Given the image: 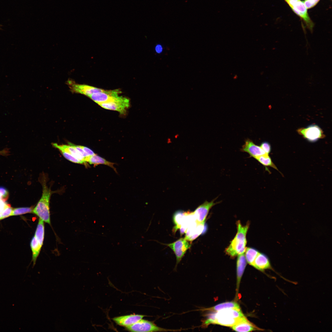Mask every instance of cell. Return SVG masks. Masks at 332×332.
<instances>
[{"instance_id": "cell-24", "label": "cell", "mask_w": 332, "mask_h": 332, "mask_svg": "<svg viewBox=\"0 0 332 332\" xmlns=\"http://www.w3.org/2000/svg\"><path fill=\"white\" fill-rule=\"evenodd\" d=\"M245 252L247 262L252 266L255 259L259 252L255 249L250 247L246 248Z\"/></svg>"}, {"instance_id": "cell-27", "label": "cell", "mask_w": 332, "mask_h": 332, "mask_svg": "<svg viewBox=\"0 0 332 332\" xmlns=\"http://www.w3.org/2000/svg\"><path fill=\"white\" fill-rule=\"evenodd\" d=\"M9 196V193L5 187H0V200L6 201Z\"/></svg>"}, {"instance_id": "cell-1", "label": "cell", "mask_w": 332, "mask_h": 332, "mask_svg": "<svg viewBox=\"0 0 332 332\" xmlns=\"http://www.w3.org/2000/svg\"><path fill=\"white\" fill-rule=\"evenodd\" d=\"M208 315L203 322V327L211 324L231 327L244 316L240 308L223 309Z\"/></svg>"}, {"instance_id": "cell-19", "label": "cell", "mask_w": 332, "mask_h": 332, "mask_svg": "<svg viewBox=\"0 0 332 332\" xmlns=\"http://www.w3.org/2000/svg\"><path fill=\"white\" fill-rule=\"evenodd\" d=\"M53 145L60 151L62 150L66 152L79 160L83 162L84 164L86 162L83 156H82L73 146L70 145H59L57 143H53Z\"/></svg>"}, {"instance_id": "cell-11", "label": "cell", "mask_w": 332, "mask_h": 332, "mask_svg": "<svg viewBox=\"0 0 332 332\" xmlns=\"http://www.w3.org/2000/svg\"><path fill=\"white\" fill-rule=\"evenodd\" d=\"M121 91L118 89L105 90L104 92L92 94L89 97L98 104L113 101L117 98Z\"/></svg>"}, {"instance_id": "cell-13", "label": "cell", "mask_w": 332, "mask_h": 332, "mask_svg": "<svg viewBox=\"0 0 332 332\" xmlns=\"http://www.w3.org/2000/svg\"><path fill=\"white\" fill-rule=\"evenodd\" d=\"M252 266L261 271H263L267 269L271 270L285 280L289 282H292L287 280L277 272L272 267L268 257L264 254L259 252L255 259Z\"/></svg>"}, {"instance_id": "cell-12", "label": "cell", "mask_w": 332, "mask_h": 332, "mask_svg": "<svg viewBox=\"0 0 332 332\" xmlns=\"http://www.w3.org/2000/svg\"><path fill=\"white\" fill-rule=\"evenodd\" d=\"M216 198L208 202L206 201L199 206L193 211L196 222L198 223L204 222L210 210L219 202H215Z\"/></svg>"}, {"instance_id": "cell-7", "label": "cell", "mask_w": 332, "mask_h": 332, "mask_svg": "<svg viewBox=\"0 0 332 332\" xmlns=\"http://www.w3.org/2000/svg\"><path fill=\"white\" fill-rule=\"evenodd\" d=\"M166 245L169 247L175 255L176 259V267L180 262L187 250L191 246V244L189 243V241L185 238H180L172 243Z\"/></svg>"}, {"instance_id": "cell-18", "label": "cell", "mask_w": 332, "mask_h": 332, "mask_svg": "<svg viewBox=\"0 0 332 332\" xmlns=\"http://www.w3.org/2000/svg\"><path fill=\"white\" fill-rule=\"evenodd\" d=\"M244 253L238 255L237 261V288L239 287L240 280L246 265Z\"/></svg>"}, {"instance_id": "cell-35", "label": "cell", "mask_w": 332, "mask_h": 332, "mask_svg": "<svg viewBox=\"0 0 332 332\" xmlns=\"http://www.w3.org/2000/svg\"><path fill=\"white\" fill-rule=\"evenodd\" d=\"M285 0V1H287V0Z\"/></svg>"}, {"instance_id": "cell-28", "label": "cell", "mask_w": 332, "mask_h": 332, "mask_svg": "<svg viewBox=\"0 0 332 332\" xmlns=\"http://www.w3.org/2000/svg\"><path fill=\"white\" fill-rule=\"evenodd\" d=\"M13 210V208L11 207L10 204H8L2 213V219L11 216Z\"/></svg>"}, {"instance_id": "cell-16", "label": "cell", "mask_w": 332, "mask_h": 332, "mask_svg": "<svg viewBox=\"0 0 332 332\" xmlns=\"http://www.w3.org/2000/svg\"><path fill=\"white\" fill-rule=\"evenodd\" d=\"M145 316L143 315L132 314L115 317L113 319L117 325L126 327L135 323Z\"/></svg>"}, {"instance_id": "cell-21", "label": "cell", "mask_w": 332, "mask_h": 332, "mask_svg": "<svg viewBox=\"0 0 332 332\" xmlns=\"http://www.w3.org/2000/svg\"><path fill=\"white\" fill-rule=\"evenodd\" d=\"M186 214V211H176L173 215V219L175 226L173 231L175 233L178 229H180L184 223Z\"/></svg>"}, {"instance_id": "cell-6", "label": "cell", "mask_w": 332, "mask_h": 332, "mask_svg": "<svg viewBox=\"0 0 332 332\" xmlns=\"http://www.w3.org/2000/svg\"><path fill=\"white\" fill-rule=\"evenodd\" d=\"M98 105L105 109L116 111L121 114H124L130 106V101L128 98L119 96L113 101Z\"/></svg>"}, {"instance_id": "cell-15", "label": "cell", "mask_w": 332, "mask_h": 332, "mask_svg": "<svg viewBox=\"0 0 332 332\" xmlns=\"http://www.w3.org/2000/svg\"><path fill=\"white\" fill-rule=\"evenodd\" d=\"M240 150L242 152L248 153L250 157L255 159L266 154L260 146L255 144L249 139L246 140Z\"/></svg>"}, {"instance_id": "cell-29", "label": "cell", "mask_w": 332, "mask_h": 332, "mask_svg": "<svg viewBox=\"0 0 332 332\" xmlns=\"http://www.w3.org/2000/svg\"><path fill=\"white\" fill-rule=\"evenodd\" d=\"M320 0H305L303 2L307 9L314 6Z\"/></svg>"}, {"instance_id": "cell-31", "label": "cell", "mask_w": 332, "mask_h": 332, "mask_svg": "<svg viewBox=\"0 0 332 332\" xmlns=\"http://www.w3.org/2000/svg\"><path fill=\"white\" fill-rule=\"evenodd\" d=\"M8 204L6 201L0 200V220L2 219V213L3 211Z\"/></svg>"}, {"instance_id": "cell-5", "label": "cell", "mask_w": 332, "mask_h": 332, "mask_svg": "<svg viewBox=\"0 0 332 332\" xmlns=\"http://www.w3.org/2000/svg\"><path fill=\"white\" fill-rule=\"evenodd\" d=\"M126 329L131 332H157L180 330L161 328L157 326L152 322L142 319L131 326L126 327Z\"/></svg>"}, {"instance_id": "cell-32", "label": "cell", "mask_w": 332, "mask_h": 332, "mask_svg": "<svg viewBox=\"0 0 332 332\" xmlns=\"http://www.w3.org/2000/svg\"><path fill=\"white\" fill-rule=\"evenodd\" d=\"M80 146L89 156H90L95 154L94 152L89 148L81 145Z\"/></svg>"}, {"instance_id": "cell-34", "label": "cell", "mask_w": 332, "mask_h": 332, "mask_svg": "<svg viewBox=\"0 0 332 332\" xmlns=\"http://www.w3.org/2000/svg\"><path fill=\"white\" fill-rule=\"evenodd\" d=\"M291 0L294 1H295V2H297V1H299L300 0Z\"/></svg>"}, {"instance_id": "cell-30", "label": "cell", "mask_w": 332, "mask_h": 332, "mask_svg": "<svg viewBox=\"0 0 332 332\" xmlns=\"http://www.w3.org/2000/svg\"><path fill=\"white\" fill-rule=\"evenodd\" d=\"M260 146L266 154H269L270 152L271 147L270 144L268 142H263L261 144Z\"/></svg>"}, {"instance_id": "cell-26", "label": "cell", "mask_w": 332, "mask_h": 332, "mask_svg": "<svg viewBox=\"0 0 332 332\" xmlns=\"http://www.w3.org/2000/svg\"><path fill=\"white\" fill-rule=\"evenodd\" d=\"M60 151L64 157L69 161L77 164H84L83 162L79 160L69 153L62 150Z\"/></svg>"}, {"instance_id": "cell-17", "label": "cell", "mask_w": 332, "mask_h": 332, "mask_svg": "<svg viewBox=\"0 0 332 332\" xmlns=\"http://www.w3.org/2000/svg\"><path fill=\"white\" fill-rule=\"evenodd\" d=\"M231 328L235 331L239 332H249L256 330H261L250 322L245 316L232 326Z\"/></svg>"}, {"instance_id": "cell-20", "label": "cell", "mask_w": 332, "mask_h": 332, "mask_svg": "<svg viewBox=\"0 0 332 332\" xmlns=\"http://www.w3.org/2000/svg\"><path fill=\"white\" fill-rule=\"evenodd\" d=\"M86 162L90 164L95 165L100 164L107 165L113 168L117 172L116 168L114 166L115 163L107 161L104 158L95 154L89 157L86 160Z\"/></svg>"}, {"instance_id": "cell-23", "label": "cell", "mask_w": 332, "mask_h": 332, "mask_svg": "<svg viewBox=\"0 0 332 332\" xmlns=\"http://www.w3.org/2000/svg\"><path fill=\"white\" fill-rule=\"evenodd\" d=\"M255 159L264 166L270 167L278 170L268 154H265L256 157Z\"/></svg>"}, {"instance_id": "cell-4", "label": "cell", "mask_w": 332, "mask_h": 332, "mask_svg": "<svg viewBox=\"0 0 332 332\" xmlns=\"http://www.w3.org/2000/svg\"><path fill=\"white\" fill-rule=\"evenodd\" d=\"M44 231V221L39 219L34 235L30 243L32 253V261L33 262V267L35 264L37 258L43 244Z\"/></svg>"}, {"instance_id": "cell-14", "label": "cell", "mask_w": 332, "mask_h": 332, "mask_svg": "<svg viewBox=\"0 0 332 332\" xmlns=\"http://www.w3.org/2000/svg\"><path fill=\"white\" fill-rule=\"evenodd\" d=\"M204 228V222L198 223L196 221L190 224L185 232V238L188 241H192L201 234Z\"/></svg>"}, {"instance_id": "cell-22", "label": "cell", "mask_w": 332, "mask_h": 332, "mask_svg": "<svg viewBox=\"0 0 332 332\" xmlns=\"http://www.w3.org/2000/svg\"><path fill=\"white\" fill-rule=\"evenodd\" d=\"M240 308L239 304L234 302H229L221 303L209 308L207 310L217 311L222 309L227 308Z\"/></svg>"}, {"instance_id": "cell-2", "label": "cell", "mask_w": 332, "mask_h": 332, "mask_svg": "<svg viewBox=\"0 0 332 332\" xmlns=\"http://www.w3.org/2000/svg\"><path fill=\"white\" fill-rule=\"evenodd\" d=\"M248 222L243 225L239 221L237 222V231L233 239L225 250L226 253L234 257L244 253L247 244L246 235L249 226Z\"/></svg>"}, {"instance_id": "cell-25", "label": "cell", "mask_w": 332, "mask_h": 332, "mask_svg": "<svg viewBox=\"0 0 332 332\" xmlns=\"http://www.w3.org/2000/svg\"><path fill=\"white\" fill-rule=\"evenodd\" d=\"M33 208L31 207H22L15 208L13 210L11 216L21 215L33 212Z\"/></svg>"}, {"instance_id": "cell-10", "label": "cell", "mask_w": 332, "mask_h": 332, "mask_svg": "<svg viewBox=\"0 0 332 332\" xmlns=\"http://www.w3.org/2000/svg\"><path fill=\"white\" fill-rule=\"evenodd\" d=\"M67 83L72 92L82 94L88 97L93 94L105 91L101 89L86 85L76 84L70 80H69Z\"/></svg>"}, {"instance_id": "cell-3", "label": "cell", "mask_w": 332, "mask_h": 332, "mask_svg": "<svg viewBox=\"0 0 332 332\" xmlns=\"http://www.w3.org/2000/svg\"><path fill=\"white\" fill-rule=\"evenodd\" d=\"M41 182L42 186V196L33 209V212L44 222L50 224L49 200L52 192L47 186L45 178L42 180Z\"/></svg>"}, {"instance_id": "cell-33", "label": "cell", "mask_w": 332, "mask_h": 332, "mask_svg": "<svg viewBox=\"0 0 332 332\" xmlns=\"http://www.w3.org/2000/svg\"><path fill=\"white\" fill-rule=\"evenodd\" d=\"M156 50L157 52L159 53L162 51V48L160 45H158L156 48Z\"/></svg>"}, {"instance_id": "cell-9", "label": "cell", "mask_w": 332, "mask_h": 332, "mask_svg": "<svg viewBox=\"0 0 332 332\" xmlns=\"http://www.w3.org/2000/svg\"><path fill=\"white\" fill-rule=\"evenodd\" d=\"M298 132L303 137L311 142L315 141L324 137L322 130L318 126L315 125L309 126L306 128H300L298 129Z\"/></svg>"}, {"instance_id": "cell-8", "label": "cell", "mask_w": 332, "mask_h": 332, "mask_svg": "<svg viewBox=\"0 0 332 332\" xmlns=\"http://www.w3.org/2000/svg\"><path fill=\"white\" fill-rule=\"evenodd\" d=\"M289 4L293 11L297 15L302 18L305 22L308 27L312 30L314 24L308 15L307 9L303 2L300 0L295 2L291 0H287L286 1Z\"/></svg>"}]
</instances>
